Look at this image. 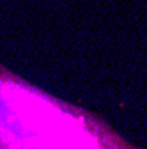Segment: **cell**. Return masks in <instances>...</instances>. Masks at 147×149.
Here are the masks:
<instances>
[{"mask_svg":"<svg viewBox=\"0 0 147 149\" xmlns=\"http://www.w3.org/2000/svg\"><path fill=\"white\" fill-rule=\"evenodd\" d=\"M0 149H142L106 121L0 64Z\"/></svg>","mask_w":147,"mask_h":149,"instance_id":"cell-1","label":"cell"}]
</instances>
